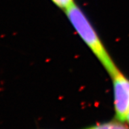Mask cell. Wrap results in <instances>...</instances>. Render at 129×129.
<instances>
[{
	"label": "cell",
	"instance_id": "277c9868",
	"mask_svg": "<svg viewBox=\"0 0 129 129\" xmlns=\"http://www.w3.org/2000/svg\"><path fill=\"white\" fill-rule=\"evenodd\" d=\"M56 6L64 10H66L74 3V0H51Z\"/></svg>",
	"mask_w": 129,
	"mask_h": 129
},
{
	"label": "cell",
	"instance_id": "5b68a950",
	"mask_svg": "<svg viewBox=\"0 0 129 129\" xmlns=\"http://www.w3.org/2000/svg\"><path fill=\"white\" fill-rule=\"evenodd\" d=\"M127 123L129 124V111L128 112L127 115H126V117H125V120H124V123Z\"/></svg>",
	"mask_w": 129,
	"mask_h": 129
},
{
	"label": "cell",
	"instance_id": "6da1fadb",
	"mask_svg": "<svg viewBox=\"0 0 129 129\" xmlns=\"http://www.w3.org/2000/svg\"><path fill=\"white\" fill-rule=\"evenodd\" d=\"M66 13L74 29L101 62L109 74L111 76L117 72L119 70L113 63L97 33L83 12L74 3L66 10Z\"/></svg>",
	"mask_w": 129,
	"mask_h": 129
},
{
	"label": "cell",
	"instance_id": "7a4b0ae2",
	"mask_svg": "<svg viewBox=\"0 0 129 129\" xmlns=\"http://www.w3.org/2000/svg\"><path fill=\"white\" fill-rule=\"evenodd\" d=\"M113 79L115 117L124 122L129 111V79L119 70L111 75Z\"/></svg>",
	"mask_w": 129,
	"mask_h": 129
},
{
	"label": "cell",
	"instance_id": "3957f363",
	"mask_svg": "<svg viewBox=\"0 0 129 129\" xmlns=\"http://www.w3.org/2000/svg\"><path fill=\"white\" fill-rule=\"evenodd\" d=\"M83 129H129V126L125 124L124 122L117 119L116 121L97 124Z\"/></svg>",
	"mask_w": 129,
	"mask_h": 129
}]
</instances>
